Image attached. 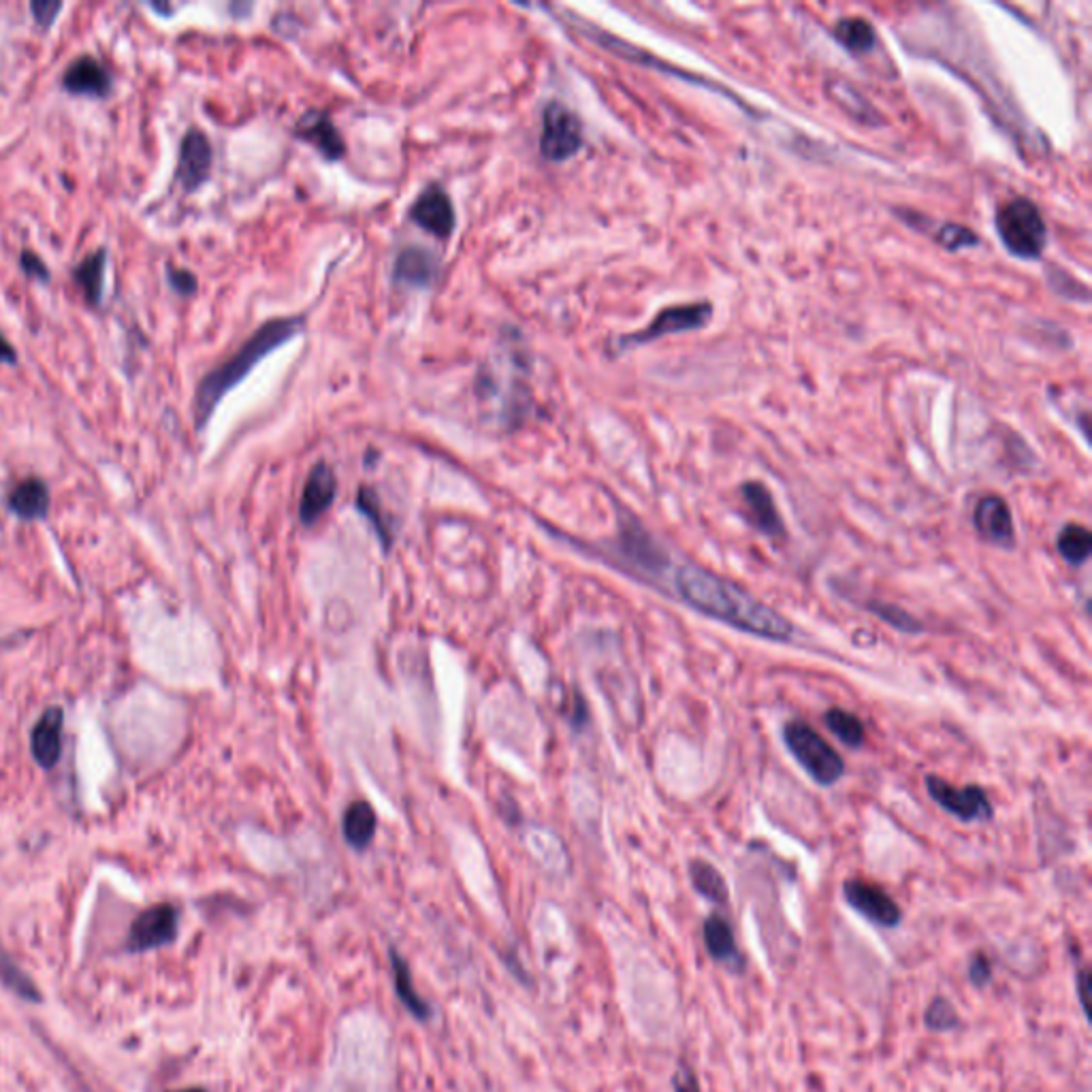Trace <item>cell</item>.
Segmentation results:
<instances>
[{
    "label": "cell",
    "mask_w": 1092,
    "mask_h": 1092,
    "mask_svg": "<svg viewBox=\"0 0 1092 1092\" xmlns=\"http://www.w3.org/2000/svg\"><path fill=\"white\" fill-rule=\"evenodd\" d=\"M436 257L419 246L406 248L395 261V278L410 286H430L436 278Z\"/></svg>",
    "instance_id": "cell-22"
},
{
    "label": "cell",
    "mask_w": 1092,
    "mask_h": 1092,
    "mask_svg": "<svg viewBox=\"0 0 1092 1092\" xmlns=\"http://www.w3.org/2000/svg\"><path fill=\"white\" fill-rule=\"evenodd\" d=\"M17 361V352L7 342V338L0 333V363L13 365Z\"/></svg>",
    "instance_id": "cell-40"
},
{
    "label": "cell",
    "mask_w": 1092,
    "mask_h": 1092,
    "mask_svg": "<svg viewBox=\"0 0 1092 1092\" xmlns=\"http://www.w3.org/2000/svg\"><path fill=\"white\" fill-rule=\"evenodd\" d=\"M968 979L977 988H984L993 979V964L984 954H975L968 962Z\"/></svg>",
    "instance_id": "cell-34"
},
{
    "label": "cell",
    "mask_w": 1092,
    "mask_h": 1092,
    "mask_svg": "<svg viewBox=\"0 0 1092 1092\" xmlns=\"http://www.w3.org/2000/svg\"><path fill=\"white\" fill-rule=\"evenodd\" d=\"M297 134L307 143H312L329 161H338L347 152L342 134L327 114L320 111L306 114L297 125Z\"/></svg>",
    "instance_id": "cell-18"
},
{
    "label": "cell",
    "mask_w": 1092,
    "mask_h": 1092,
    "mask_svg": "<svg viewBox=\"0 0 1092 1092\" xmlns=\"http://www.w3.org/2000/svg\"><path fill=\"white\" fill-rule=\"evenodd\" d=\"M711 318H713V307H711V304H688V306L666 307V309H661L657 314L654 322L647 329L621 338V347L623 349L643 347V344L656 342V340L664 338V336L702 329V327H706V322Z\"/></svg>",
    "instance_id": "cell-6"
},
{
    "label": "cell",
    "mask_w": 1092,
    "mask_h": 1092,
    "mask_svg": "<svg viewBox=\"0 0 1092 1092\" xmlns=\"http://www.w3.org/2000/svg\"><path fill=\"white\" fill-rule=\"evenodd\" d=\"M389 959H391V966H394V984L397 999L401 1001V1006L406 1007V1011L412 1018H416L421 1022H430L432 1015H434V1009L416 993L414 979H412V971H410L408 962H406V959L395 948L389 950Z\"/></svg>",
    "instance_id": "cell-21"
},
{
    "label": "cell",
    "mask_w": 1092,
    "mask_h": 1092,
    "mask_svg": "<svg viewBox=\"0 0 1092 1092\" xmlns=\"http://www.w3.org/2000/svg\"><path fill=\"white\" fill-rule=\"evenodd\" d=\"M672 1089L674 1092H702L700 1091L698 1078L688 1065H679L677 1073L672 1076Z\"/></svg>",
    "instance_id": "cell-36"
},
{
    "label": "cell",
    "mask_w": 1092,
    "mask_h": 1092,
    "mask_svg": "<svg viewBox=\"0 0 1092 1092\" xmlns=\"http://www.w3.org/2000/svg\"><path fill=\"white\" fill-rule=\"evenodd\" d=\"M107 255L105 250H96L73 269V280L82 289L90 306H98L103 300V271H105Z\"/></svg>",
    "instance_id": "cell-24"
},
{
    "label": "cell",
    "mask_w": 1092,
    "mask_h": 1092,
    "mask_svg": "<svg viewBox=\"0 0 1092 1092\" xmlns=\"http://www.w3.org/2000/svg\"><path fill=\"white\" fill-rule=\"evenodd\" d=\"M674 587L681 598L696 611L747 634L771 641H787L794 632L786 617L760 602L755 596L744 591L741 585L694 564H683L677 570Z\"/></svg>",
    "instance_id": "cell-1"
},
{
    "label": "cell",
    "mask_w": 1092,
    "mask_h": 1092,
    "mask_svg": "<svg viewBox=\"0 0 1092 1092\" xmlns=\"http://www.w3.org/2000/svg\"><path fill=\"white\" fill-rule=\"evenodd\" d=\"M583 145L578 118L562 103H551L542 116L540 152L544 158L562 163L572 158Z\"/></svg>",
    "instance_id": "cell-5"
},
{
    "label": "cell",
    "mask_w": 1092,
    "mask_h": 1092,
    "mask_svg": "<svg viewBox=\"0 0 1092 1092\" xmlns=\"http://www.w3.org/2000/svg\"><path fill=\"white\" fill-rule=\"evenodd\" d=\"M212 143L206 132L190 129L184 134L181 145H179V158H177V174L175 179L181 184L184 190H197L212 172Z\"/></svg>",
    "instance_id": "cell-11"
},
{
    "label": "cell",
    "mask_w": 1092,
    "mask_h": 1092,
    "mask_svg": "<svg viewBox=\"0 0 1092 1092\" xmlns=\"http://www.w3.org/2000/svg\"><path fill=\"white\" fill-rule=\"evenodd\" d=\"M997 231L1007 250L1020 259H1040L1048 242L1046 220L1024 197H1015L997 210Z\"/></svg>",
    "instance_id": "cell-3"
},
{
    "label": "cell",
    "mask_w": 1092,
    "mask_h": 1092,
    "mask_svg": "<svg viewBox=\"0 0 1092 1092\" xmlns=\"http://www.w3.org/2000/svg\"><path fill=\"white\" fill-rule=\"evenodd\" d=\"M376 826H378V820H376V813H374L369 802L354 800L347 809L342 829H344V838L352 849H359V852L365 849L376 834Z\"/></svg>",
    "instance_id": "cell-23"
},
{
    "label": "cell",
    "mask_w": 1092,
    "mask_h": 1092,
    "mask_svg": "<svg viewBox=\"0 0 1092 1092\" xmlns=\"http://www.w3.org/2000/svg\"><path fill=\"white\" fill-rule=\"evenodd\" d=\"M0 979L7 988H11L22 999H28V1001L39 999V993H37V986L33 984V979L15 962L11 961V956L2 948H0Z\"/></svg>",
    "instance_id": "cell-29"
},
{
    "label": "cell",
    "mask_w": 1092,
    "mask_h": 1092,
    "mask_svg": "<svg viewBox=\"0 0 1092 1092\" xmlns=\"http://www.w3.org/2000/svg\"><path fill=\"white\" fill-rule=\"evenodd\" d=\"M175 1092H208V1091H203V1089H186V1091H175Z\"/></svg>",
    "instance_id": "cell-41"
},
{
    "label": "cell",
    "mask_w": 1092,
    "mask_h": 1092,
    "mask_svg": "<svg viewBox=\"0 0 1092 1092\" xmlns=\"http://www.w3.org/2000/svg\"><path fill=\"white\" fill-rule=\"evenodd\" d=\"M702 935H704V946L708 950V954L715 959L717 962H724L728 964L730 968H737V971H743L744 959L737 946V939H735V930L730 926V921L721 916H708L704 926H702Z\"/></svg>",
    "instance_id": "cell-19"
},
{
    "label": "cell",
    "mask_w": 1092,
    "mask_h": 1092,
    "mask_svg": "<svg viewBox=\"0 0 1092 1092\" xmlns=\"http://www.w3.org/2000/svg\"><path fill=\"white\" fill-rule=\"evenodd\" d=\"M338 491V479L333 470L327 463H316L307 477L304 493H302V504H300V517L304 524H314L318 517H322L329 506L336 500Z\"/></svg>",
    "instance_id": "cell-14"
},
{
    "label": "cell",
    "mask_w": 1092,
    "mask_h": 1092,
    "mask_svg": "<svg viewBox=\"0 0 1092 1092\" xmlns=\"http://www.w3.org/2000/svg\"><path fill=\"white\" fill-rule=\"evenodd\" d=\"M410 219L439 239H448L455 228V212L448 195L439 186H430L412 206Z\"/></svg>",
    "instance_id": "cell-13"
},
{
    "label": "cell",
    "mask_w": 1092,
    "mask_h": 1092,
    "mask_svg": "<svg viewBox=\"0 0 1092 1092\" xmlns=\"http://www.w3.org/2000/svg\"><path fill=\"white\" fill-rule=\"evenodd\" d=\"M169 282L179 295H192L197 291V278L186 269L169 267Z\"/></svg>",
    "instance_id": "cell-38"
},
{
    "label": "cell",
    "mask_w": 1092,
    "mask_h": 1092,
    "mask_svg": "<svg viewBox=\"0 0 1092 1092\" xmlns=\"http://www.w3.org/2000/svg\"><path fill=\"white\" fill-rule=\"evenodd\" d=\"M20 265L22 269L31 275V278H37V280H44L47 282L49 280V269L45 265L44 259L31 250H24L22 257H20Z\"/></svg>",
    "instance_id": "cell-37"
},
{
    "label": "cell",
    "mask_w": 1092,
    "mask_h": 1092,
    "mask_svg": "<svg viewBox=\"0 0 1092 1092\" xmlns=\"http://www.w3.org/2000/svg\"><path fill=\"white\" fill-rule=\"evenodd\" d=\"M62 87L71 94H86L101 98L111 92L114 80L96 58L80 56L67 67L62 75Z\"/></svg>",
    "instance_id": "cell-16"
},
{
    "label": "cell",
    "mask_w": 1092,
    "mask_h": 1092,
    "mask_svg": "<svg viewBox=\"0 0 1092 1092\" xmlns=\"http://www.w3.org/2000/svg\"><path fill=\"white\" fill-rule=\"evenodd\" d=\"M741 495L753 527L768 538H784L786 527L771 491L762 482L751 481L741 486Z\"/></svg>",
    "instance_id": "cell-15"
},
{
    "label": "cell",
    "mask_w": 1092,
    "mask_h": 1092,
    "mask_svg": "<svg viewBox=\"0 0 1092 1092\" xmlns=\"http://www.w3.org/2000/svg\"><path fill=\"white\" fill-rule=\"evenodd\" d=\"M926 789L939 807H943L962 822H986L993 818V805L979 786L956 787L937 775H928Z\"/></svg>",
    "instance_id": "cell-7"
},
{
    "label": "cell",
    "mask_w": 1092,
    "mask_h": 1092,
    "mask_svg": "<svg viewBox=\"0 0 1092 1092\" xmlns=\"http://www.w3.org/2000/svg\"><path fill=\"white\" fill-rule=\"evenodd\" d=\"M1056 549L1060 557L1071 564L1080 566L1091 557L1092 533L1089 527L1078 524L1065 525L1056 538Z\"/></svg>",
    "instance_id": "cell-25"
},
{
    "label": "cell",
    "mask_w": 1092,
    "mask_h": 1092,
    "mask_svg": "<svg viewBox=\"0 0 1092 1092\" xmlns=\"http://www.w3.org/2000/svg\"><path fill=\"white\" fill-rule=\"evenodd\" d=\"M304 331V318L293 316V318H275L265 322L259 331H255L253 338L244 342V347L237 350L233 356H228L219 367L206 374V378L199 383L197 395H195V423L197 430H203L208 421L212 419L216 406L222 401V397L228 394L233 387H237L262 359L293 340L297 333Z\"/></svg>",
    "instance_id": "cell-2"
},
{
    "label": "cell",
    "mask_w": 1092,
    "mask_h": 1092,
    "mask_svg": "<svg viewBox=\"0 0 1092 1092\" xmlns=\"http://www.w3.org/2000/svg\"><path fill=\"white\" fill-rule=\"evenodd\" d=\"M826 726L832 735L847 747H860L867 739L862 721L854 713L838 708V706H834L826 713Z\"/></svg>",
    "instance_id": "cell-28"
},
{
    "label": "cell",
    "mask_w": 1092,
    "mask_h": 1092,
    "mask_svg": "<svg viewBox=\"0 0 1092 1092\" xmlns=\"http://www.w3.org/2000/svg\"><path fill=\"white\" fill-rule=\"evenodd\" d=\"M784 741L798 764L820 784L832 786L845 773V762L838 751L826 743L809 724L789 721L784 728Z\"/></svg>",
    "instance_id": "cell-4"
},
{
    "label": "cell",
    "mask_w": 1092,
    "mask_h": 1092,
    "mask_svg": "<svg viewBox=\"0 0 1092 1092\" xmlns=\"http://www.w3.org/2000/svg\"><path fill=\"white\" fill-rule=\"evenodd\" d=\"M62 724L64 715L60 706L47 708L42 719L35 724L31 732V751L39 766L51 768L60 760L62 753Z\"/></svg>",
    "instance_id": "cell-17"
},
{
    "label": "cell",
    "mask_w": 1092,
    "mask_h": 1092,
    "mask_svg": "<svg viewBox=\"0 0 1092 1092\" xmlns=\"http://www.w3.org/2000/svg\"><path fill=\"white\" fill-rule=\"evenodd\" d=\"M7 504L11 513L24 521L44 519L49 510V489L42 479H24L11 489Z\"/></svg>",
    "instance_id": "cell-20"
},
{
    "label": "cell",
    "mask_w": 1092,
    "mask_h": 1092,
    "mask_svg": "<svg viewBox=\"0 0 1092 1092\" xmlns=\"http://www.w3.org/2000/svg\"><path fill=\"white\" fill-rule=\"evenodd\" d=\"M1089 986H1091V973H1089L1087 968H1082V971L1078 973V999H1080V1006L1084 1009L1087 1018H1089V999H1087Z\"/></svg>",
    "instance_id": "cell-39"
},
{
    "label": "cell",
    "mask_w": 1092,
    "mask_h": 1092,
    "mask_svg": "<svg viewBox=\"0 0 1092 1092\" xmlns=\"http://www.w3.org/2000/svg\"><path fill=\"white\" fill-rule=\"evenodd\" d=\"M612 551L623 568L636 570V572H645V574H657L668 564L661 549L657 547L656 540L636 521L621 524V533H619Z\"/></svg>",
    "instance_id": "cell-9"
},
{
    "label": "cell",
    "mask_w": 1092,
    "mask_h": 1092,
    "mask_svg": "<svg viewBox=\"0 0 1092 1092\" xmlns=\"http://www.w3.org/2000/svg\"><path fill=\"white\" fill-rule=\"evenodd\" d=\"M975 529L984 540L997 547H1013L1015 542V529H1013V517L1003 497L999 495H986L977 502L975 515H973Z\"/></svg>",
    "instance_id": "cell-12"
},
{
    "label": "cell",
    "mask_w": 1092,
    "mask_h": 1092,
    "mask_svg": "<svg viewBox=\"0 0 1092 1092\" xmlns=\"http://www.w3.org/2000/svg\"><path fill=\"white\" fill-rule=\"evenodd\" d=\"M177 924H179V914L172 903H161L141 912L132 921L129 950L148 952L174 943L177 937Z\"/></svg>",
    "instance_id": "cell-10"
},
{
    "label": "cell",
    "mask_w": 1092,
    "mask_h": 1092,
    "mask_svg": "<svg viewBox=\"0 0 1092 1092\" xmlns=\"http://www.w3.org/2000/svg\"><path fill=\"white\" fill-rule=\"evenodd\" d=\"M356 504H359L361 513H363V515H365V517L374 524V527H376V531H378V536H380L383 544L389 549V547H391V542H394V531H391V527H389V521L385 519V513H383V508H380V502H378L376 493H374L372 489H361Z\"/></svg>",
    "instance_id": "cell-31"
},
{
    "label": "cell",
    "mask_w": 1092,
    "mask_h": 1092,
    "mask_svg": "<svg viewBox=\"0 0 1092 1092\" xmlns=\"http://www.w3.org/2000/svg\"><path fill=\"white\" fill-rule=\"evenodd\" d=\"M834 37L852 54H867L874 47V28L862 17L841 20L834 28Z\"/></svg>",
    "instance_id": "cell-27"
},
{
    "label": "cell",
    "mask_w": 1092,
    "mask_h": 1092,
    "mask_svg": "<svg viewBox=\"0 0 1092 1092\" xmlns=\"http://www.w3.org/2000/svg\"><path fill=\"white\" fill-rule=\"evenodd\" d=\"M62 4L60 2H47V0H37L31 4V11H33V17L35 22L42 26V28H49L56 20V15L60 13Z\"/></svg>",
    "instance_id": "cell-35"
},
{
    "label": "cell",
    "mask_w": 1092,
    "mask_h": 1092,
    "mask_svg": "<svg viewBox=\"0 0 1092 1092\" xmlns=\"http://www.w3.org/2000/svg\"><path fill=\"white\" fill-rule=\"evenodd\" d=\"M924 1022L935 1033H948L961 1024V1018H959L956 1007L952 1006L946 997H935L924 1013Z\"/></svg>",
    "instance_id": "cell-30"
},
{
    "label": "cell",
    "mask_w": 1092,
    "mask_h": 1092,
    "mask_svg": "<svg viewBox=\"0 0 1092 1092\" xmlns=\"http://www.w3.org/2000/svg\"><path fill=\"white\" fill-rule=\"evenodd\" d=\"M867 609L899 632H905V634H919L921 632V623L918 619L912 617L909 612L894 607V604H883V602H874L873 600L867 604Z\"/></svg>",
    "instance_id": "cell-32"
},
{
    "label": "cell",
    "mask_w": 1092,
    "mask_h": 1092,
    "mask_svg": "<svg viewBox=\"0 0 1092 1092\" xmlns=\"http://www.w3.org/2000/svg\"><path fill=\"white\" fill-rule=\"evenodd\" d=\"M690 877H692V885L700 896H704L706 901H711L715 905L728 903V896H730L728 883H726L724 874L719 873L711 862L694 860L690 865Z\"/></svg>",
    "instance_id": "cell-26"
},
{
    "label": "cell",
    "mask_w": 1092,
    "mask_h": 1092,
    "mask_svg": "<svg viewBox=\"0 0 1092 1092\" xmlns=\"http://www.w3.org/2000/svg\"><path fill=\"white\" fill-rule=\"evenodd\" d=\"M843 896L854 912L881 928H894L903 919V912L896 901L871 881L847 879L843 883Z\"/></svg>",
    "instance_id": "cell-8"
},
{
    "label": "cell",
    "mask_w": 1092,
    "mask_h": 1092,
    "mask_svg": "<svg viewBox=\"0 0 1092 1092\" xmlns=\"http://www.w3.org/2000/svg\"><path fill=\"white\" fill-rule=\"evenodd\" d=\"M937 242L943 244L948 250H961L964 246L977 244V235L961 224H946L937 233Z\"/></svg>",
    "instance_id": "cell-33"
}]
</instances>
